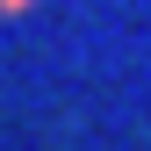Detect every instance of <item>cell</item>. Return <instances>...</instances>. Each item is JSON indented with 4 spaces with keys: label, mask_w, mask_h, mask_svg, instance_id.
Instances as JSON below:
<instances>
[{
    "label": "cell",
    "mask_w": 151,
    "mask_h": 151,
    "mask_svg": "<svg viewBox=\"0 0 151 151\" xmlns=\"http://www.w3.org/2000/svg\"><path fill=\"white\" fill-rule=\"evenodd\" d=\"M0 7H7V14H22V7H29V0H0Z\"/></svg>",
    "instance_id": "1"
}]
</instances>
